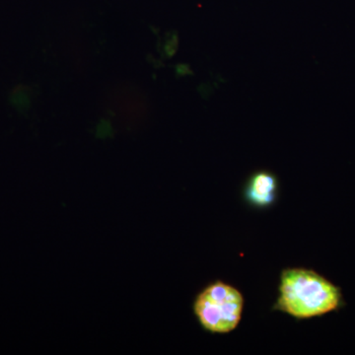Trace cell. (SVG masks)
Instances as JSON below:
<instances>
[{
	"label": "cell",
	"instance_id": "1",
	"mask_svg": "<svg viewBox=\"0 0 355 355\" xmlns=\"http://www.w3.org/2000/svg\"><path fill=\"white\" fill-rule=\"evenodd\" d=\"M279 292L272 309L296 320L323 316L338 309L342 301L338 287L308 268L282 270Z\"/></svg>",
	"mask_w": 355,
	"mask_h": 355
},
{
	"label": "cell",
	"instance_id": "3",
	"mask_svg": "<svg viewBox=\"0 0 355 355\" xmlns=\"http://www.w3.org/2000/svg\"><path fill=\"white\" fill-rule=\"evenodd\" d=\"M279 190L277 175L268 170H259L248 178L243 193L245 200L252 207L266 209L277 202Z\"/></svg>",
	"mask_w": 355,
	"mask_h": 355
},
{
	"label": "cell",
	"instance_id": "2",
	"mask_svg": "<svg viewBox=\"0 0 355 355\" xmlns=\"http://www.w3.org/2000/svg\"><path fill=\"white\" fill-rule=\"evenodd\" d=\"M244 305V296L239 289L216 280L196 296L193 311L203 330L224 335L239 326Z\"/></svg>",
	"mask_w": 355,
	"mask_h": 355
}]
</instances>
